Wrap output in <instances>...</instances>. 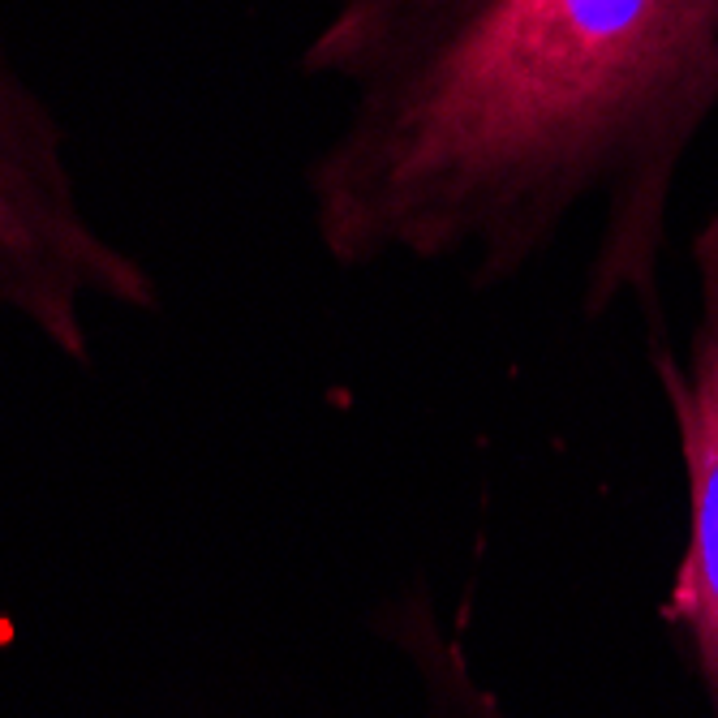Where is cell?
I'll return each instance as SVG.
<instances>
[{"instance_id": "6da1fadb", "label": "cell", "mask_w": 718, "mask_h": 718, "mask_svg": "<svg viewBox=\"0 0 718 718\" xmlns=\"http://www.w3.org/2000/svg\"><path fill=\"white\" fill-rule=\"evenodd\" d=\"M340 91L301 172L340 271L448 267L491 293L581 220V310L667 336L676 190L718 117V0H340L297 52Z\"/></svg>"}, {"instance_id": "7a4b0ae2", "label": "cell", "mask_w": 718, "mask_h": 718, "mask_svg": "<svg viewBox=\"0 0 718 718\" xmlns=\"http://www.w3.org/2000/svg\"><path fill=\"white\" fill-rule=\"evenodd\" d=\"M91 310L160 314L164 289L82 203L69 129L0 39V314L91 366Z\"/></svg>"}, {"instance_id": "3957f363", "label": "cell", "mask_w": 718, "mask_h": 718, "mask_svg": "<svg viewBox=\"0 0 718 718\" xmlns=\"http://www.w3.org/2000/svg\"><path fill=\"white\" fill-rule=\"evenodd\" d=\"M688 276L693 319L684 349L663 344L650 353V366L671 418L688 495V534L667 611L684 633L710 718H718V211H710L688 241Z\"/></svg>"}]
</instances>
